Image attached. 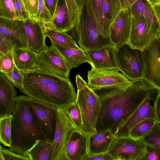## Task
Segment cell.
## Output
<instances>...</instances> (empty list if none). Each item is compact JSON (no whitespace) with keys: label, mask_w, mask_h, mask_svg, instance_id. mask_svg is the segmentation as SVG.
Wrapping results in <instances>:
<instances>
[{"label":"cell","mask_w":160,"mask_h":160,"mask_svg":"<svg viewBox=\"0 0 160 160\" xmlns=\"http://www.w3.org/2000/svg\"><path fill=\"white\" fill-rule=\"evenodd\" d=\"M158 89L143 78L132 81L131 84L126 87L93 90L99 97L101 104L97 120V132L109 130L115 136L119 128L146 98L151 97L154 100Z\"/></svg>","instance_id":"6da1fadb"},{"label":"cell","mask_w":160,"mask_h":160,"mask_svg":"<svg viewBox=\"0 0 160 160\" xmlns=\"http://www.w3.org/2000/svg\"><path fill=\"white\" fill-rule=\"evenodd\" d=\"M22 72L24 82L21 91L30 98L58 109L76 102L77 94L69 78L37 69Z\"/></svg>","instance_id":"7a4b0ae2"},{"label":"cell","mask_w":160,"mask_h":160,"mask_svg":"<svg viewBox=\"0 0 160 160\" xmlns=\"http://www.w3.org/2000/svg\"><path fill=\"white\" fill-rule=\"evenodd\" d=\"M30 99L26 95L18 96L12 115L9 149L24 155L37 140L46 139L39 121L30 110Z\"/></svg>","instance_id":"3957f363"},{"label":"cell","mask_w":160,"mask_h":160,"mask_svg":"<svg viewBox=\"0 0 160 160\" xmlns=\"http://www.w3.org/2000/svg\"><path fill=\"white\" fill-rule=\"evenodd\" d=\"M72 37L84 50L114 46L109 35L95 17L90 0H86L78 22L70 30Z\"/></svg>","instance_id":"277c9868"},{"label":"cell","mask_w":160,"mask_h":160,"mask_svg":"<svg viewBox=\"0 0 160 160\" xmlns=\"http://www.w3.org/2000/svg\"><path fill=\"white\" fill-rule=\"evenodd\" d=\"M78 90L76 102L80 109L82 131L88 136L97 132V120L101 104L100 100L93 90L78 74L76 76Z\"/></svg>","instance_id":"5b68a950"},{"label":"cell","mask_w":160,"mask_h":160,"mask_svg":"<svg viewBox=\"0 0 160 160\" xmlns=\"http://www.w3.org/2000/svg\"><path fill=\"white\" fill-rule=\"evenodd\" d=\"M115 55L119 71L130 80L143 78V51L133 48L128 43L115 48Z\"/></svg>","instance_id":"8992f818"},{"label":"cell","mask_w":160,"mask_h":160,"mask_svg":"<svg viewBox=\"0 0 160 160\" xmlns=\"http://www.w3.org/2000/svg\"><path fill=\"white\" fill-rule=\"evenodd\" d=\"M131 15V28L128 43L133 48L143 51L158 38L160 28L142 15Z\"/></svg>","instance_id":"52a82bcc"},{"label":"cell","mask_w":160,"mask_h":160,"mask_svg":"<svg viewBox=\"0 0 160 160\" xmlns=\"http://www.w3.org/2000/svg\"><path fill=\"white\" fill-rule=\"evenodd\" d=\"M57 120L51 160H68L67 145L71 134L76 129L63 108L58 109Z\"/></svg>","instance_id":"ba28073f"},{"label":"cell","mask_w":160,"mask_h":160,"mask_svg":"<svg viewBox=\"0 0 160 160\" xmlns=\"http://www.w3.org/2000/svg\"><path fill=\"white\" fill-rule=\"evenodd\" d=\"M146 145L129 136L117 138L108 152L115 160H144Z\"/></svg>","instance_id":"9c48e42d"},{"label":"cell","mask_w":160,"mask_h":160,"mask_svg":"<svg viewBox=\"0 0 160 160\" xmlns=\"http://www.w3.org/2000/svg\"><path fill=\"white\" fill-rule=\"evenodd\" d=\"M37 69L69 78L71 69L51 45L38 55Z\"/></svg>","instance_id":"30bf717a"},{"label":"cell","mask_w":160,"mask_h":160,"mask_svg":"<svg viewBox=\"0 0 160 160\" xmlns=\"http://www.w3.org/2000/svg\"><path fill=\"white\" fill-rule=\"evenodd\" d=\"M88 85L93 90L109 88H121L131 82L124 74L118 71H103L92 68L88 72Z\"/></svg>","instance_id":"8fae6325"},{"label":"cell","mask_w":160,"mask_h":160,"mask_svg":"<svg viewBox=\"0 0 160 160\" xmlns=\"http://www.w3.org/2000/svg\"><path fill=\"white\" fill-rule=\"evenodd\" d=\"M30 109L39 121L46 138L53 142L58 109L30 98Z\"/></svg>","instance_id":"7c38bea8"},{"label":"cell","mask_w":160,"mask_h":160,"mask_svg":"<svg viewBox=\"0 0 160 160\" xmlns=\"http://www.w3.org/2000/svg\"><path fill=\"white\" fill-rule=\"evenodd\" d=\"M143 53V78L160 89V40L155 39Z\"/></svg>","instance_id":"4fadbf2b"},{"label":"cell","mask_w":160,"mask_h":160,"mask_svg":"<svg viewBox=\"0 0 160 160\" xmlns=\"http://www.w3.org/2000/svg\"><path fill=\"white\" fill-rule=\"evenodd\" d=\"M131 25L129 8H122L110 25L109 36L115 48L128 43Z\"/></svg>","instance_id":"5bb4252c"},{"label":"cell","mask_w":160,"mask_h":160,"mask_svg":"<svg viewBox=\"0 0 160 160\" xmlns=\"http://www.w3.org/2000/svg\"><path fill=\"white\" fill-rule=\"evenodd\" d=\"M84 50L92 68L99 70L119 71L116 60L114 46Z\"/></svg>","instance_id":"9a60e30c"},{"label":"cell","mask_w":160,"mask_h":160,"mask_svg":"<svg viewBox=\"0 0 160 160\" xmlns=\"http://www.w3.org/2000/svg\"><path fill=\"white\" fill-rule=\"evenodd\" d=\"M0 34L11 39L16 48L28 47L23 20L0 17Z\"/></svg>","instance_id":"2e32d148"},{"label":"cell","mask_w":160,"mask_h":160,"mask_svg":"<svg viewBox=\"0 0 160 160\" xmlns=\"http://www.w3.org/2000/svg\"><path fill=\"white\" fill-rule=\"evenodd\" d=\"M152 100V99L151 97L145 99L125 123L118 129L115 135L116 138L128 136L130 130L145 119L156 120L153 106L151 103Z\"/></svg>","instance_id":"e0dca14e"},{"label":"cell","mask_w":160,"mask_h":160,"mask_svg":"<svg viewBox=\"0 0 160 160\" xmlns=\"http://www.w3.org/2000/svg\"><path fill=\"white\" fill-rule=\"evenodd\" d=\"M24 21L28 41V47L37 55L47 48L46 37L41 22L37 19L30 18Z\"/></svg>","instance_id":"ac0fdd59"},{"label":"cell","mask_w":160,"mask_h":160,"mask_svg":"<svg viewBox=\"0 0 160 160\" xmlns=\"http://www.w3.org/2000/svg\"><path fill=\"white\" fill-rule=\"evenodd\" d=\"M14 86L0 73V118L12 114L18 96Z\"/></svg>","instance_id":"d6986e66"},{"label":"cell","mask_w":160,"mask_h":160,"mask_svg":"<svg viewBox=\"0 0 160 160\" xmlns=\"http://www.w3.org/2000/svg\"><path fill=\"white\" fill-rule=\"evenodd\" d=\"M68 160H83L89 154L88 136L77 130L70 135L66 148Z\"/></svg>","instance_id":"ffe728a7"},{"label":"cell","mask_w":160,"mask_h":160,"mask_svg":"<svg viewBox=\"0 0 160 160\" xmlns=\"http://www.w3.org/2000/svg\"><path fill=\"white\" fill-rule=\"evenodd\" d=\"M116 138L109 130L97 132L88 136L89 154L108 152Z\"/></svg>","instance_id":"44dd1931"},{"label":"cell","mask_w":160,"mask_h":160,"mask_svg":"<svg viewBox=\"0 0 160 160\" xmlns=\"http://www.w3.org/2000/svg\"><path fill=\"white\" fill-rule=\"evenodd\" d=\"M12 52L15 65L19 70L26 72L37 69L38 55L31 49L16 48Z\"/></svg>","instance_id":"7402d4cb"},{"label":"cell","mask_w":160,"mask_h":160,"mask_svg":"<svg viewBox=\"0 0 160 160\" xmlns=\"http://www.w3.org/2000/svg\"><path fill=\"white\" fill-rule=\"evenodd\" d=\"M51 43L71 69L79 67L83 63L90 64L89 60L84 50L81 48L64 47Z\"/></svg>","instance_id":"603a6c76"},{"label":"cell","mask_w":160,"mask_h":160,"mask_svg":"<svg viewBox=\"0 0 160 160\" xmlns=\"http://www.w3.org/2000/svg\"><path fill=\"white\" fill-rule=\"evenodd\" d=\"M51 22L60 32H66L72 28L65 0H58Z\"/></svg>","instance_id":"cb8c5ba5"},{"label":"cell","mask_w":160,"mask_h":160,"mask_svg":"<svg viewBox=\"0 0 160 160\" xmlns=\"http://www.w3.org/2000/svg\"><path fill=\"white\" fill-rule=\"evenodd\" d=\"M42 24L46 36L50 39L51 42L64 47L80 48L72 36L56 30L52 22Z\"/></svg>","instance_id":"d4e9b609"},{"label":"cell","mask_w":160,"mask_h":160,"mask_svg":"<svg viewBox=\"0 0 160 160\" xmlns=\"http://www.w3.org/2000/svg\"><path fill=\"white\" fill-rule=\"evenodd\" d=\"M52 143L47 139L38 140L26 155L30 160H51Z\"/></svg>","instance_id":"484cf974"},{"label":"cell","mask_w":160,"mask_h":160,"mask_svg":"<svg viewBox=\"0 0 160 160\" xmlns=\"http://www.w3.org/2000/svg\"><path fill=\"white\" fill-rule=\"evenodd\" d=\"M131 14H139L145 17L158 25L153 13L151 6L143 0H137L129 9Z\"/></svg>","instance_id":"4316f807"},{"label":"cell","mask_w":160,"mask_h":160,"mask_svg":"<svg viewBox=\"0 0 160 160\" xmlns=\"http://www.w3.org/2000/svg\"><path fill=\"white\" fill-rule=\"evenodd\" d=\"M156 122V120L147 119L135 126L130 131L128 136L136 140H139L147 134Z\"/></svg>","instance_id":"83f0119b"},{"label":"cell","mask_w":160,"mask_h":160,"mask_svg":"<svg viewBox=\"0 0 160 160\" xmlns=\"http://www.w3.org/2000/svg\"><path fill=\"white\" fill-rule=\"evenodd\" d=\"M104 14L109 21L112 22L122 8L120 0H102Z\"/></svg>","instance_id":"f1b7e54d"},{"label":"cell","mask_w":160,"mask_h":160,"mask_svg":"<svg viewBox=\"0 0 160 160\" xmlns=\"http://www.w3.org/2000/svg\"><path fill=\"white\" fill-rule=\"evenodd\" d=\"M12 115L0 118V142L9 148L11 142Z\"/></svg>","instance_id":"f546056e"},{"label":"cell","mask_w":160,"mask_h":160,"mask_svg":"<svg viewBox=\"0 0 160 160\" xmlns=\"http://www.w3.org/2000/svg\"><path fill=\"white\" fill-rule=\"evenodd\" d=\"M90 1L92 10L95 17L109 35L111 24L104 14L102 0H90Z\"/></svg>","instance_id":"4dcf8cb0"},{"label":"cell","mask_w":160,"mask_h":160,"mask_svg":"<svg viewBox=\"0 0 160 160\" xmlns=\"http://www.w3.org/2000/svg\"><path fill=\"white\" fill-rule=\"evenodd\" d=\"M63 109L76 130L84 133L82 131V116L80 108L76 102H75L67 106Z\"/></svg>","instance_id":"1f68e13d"},{"label":"cell","mask_w":160,"mask_h":160,"mask_svg":"<svg viewBox=\"0 0 160 160\" xmlns=\"http://www.w3.org/2000/svg\"><path fill=\"white\" fill-rule=\"evenodd\" d=\"M86 0H65L72 28L79 21L81 12Z\"/></svg>","instance_id":"d6a6232c"},{"label":"cell","mask_w":160,"mask_h":160,"mask_svg":"<svg viewBox=\"0 0 160 160\" xmlns=\"http://www.w3.org/2000/svg\"><path fill=\"white\" fill-rule=\"evenodd\" d=\"M139 140L146 144L153 145L160 148V124L156 122L152 129Z\"/></svg>","instance_id":"836d02e7"},{"label":"cell","mask_w":160,"mask_h":160,"mask_svg":"<svg viewBox=\"0 0 160 160\" xmlns=\"http://www.w3.org/2000/svg\"><path fill=\"white\" fill-rule=\"evenodd\" d=\"M0 17L17 19L15 8L12 0H0Z\"/></svg>","instance_id":"e575fe53"},{"label":"cell","mask_w":160,"mask_h":160,"mask_svg":"<svg viewBox=\"0 0 160 160\" xmlns=\"http://www.w3.org/2000/svg\"><path fill=\"white\" fill-rule=\"evenodd\" d=\"M2 73L14 87L20 90L22 89L23 86V75L15 65L12 72Z\"/></svg>","instance_id":"d590c367"},{"label":"cell","mask_w":160,"mask_h":160,"mask_svg":"<svg viewBox=\"0 0 160 160\" xmlns=\"http://www.w3.org/2000/svg\"><path fill=\"white\" fill-rule=\"evenodd\" d=\"M15 65L12 51L5 54H0V72H11Z\"/></svg>","instance_id":"8d00e7d4"},{"label":"cell","mask_w":160,"mask_h":160,"mask_svg":"<svg viewBox=\"0 0 160 160\" xmlns=\"http://www.w3.org/2000/svg\"><path fill=\"white\" fill-rule=\"evenodd\" d=\"M0 160H30L27 155L12 151L9 149L0 146Z\"/></svg>","instance_id":"74e56055"},{"label":"cell","mask_w":160,"mask_h":160,"mask_svg":"<svg viewBox=\"0 0 160 160\" xmlns=\"http://www.w3.org/2000/svg\"><path fill=\"white\" fill-rule=\"evenodd\" d=\"M36 18L42 23L52 22V18L47 8L44 0H39L38 11Z\"/></svg>","instance_id":"f35d334b"},{"label":"cell","mask_w":160,"mask_h":160,"mask_svg":"<svg viewBox=\"0 0 160 160\" xmlns=\"http://www.w3.org/2000/svg\"><path fill=\"white\" fill-rule=\"evenodd\" d=\"M16 48L15 45L11 39L0 34V54L8 53Z\"/></svg>","instance_id":"ab89813d"},{"label":"cell","mask_w":160,"mask_h":160,"mask_svg":"<svg viewBox=\"0 0 160 160\" xmlns=\"http://www.w3.org/2000/svg\"><path fill=\"white\" fill-rule=\"evenodd\" d=\"M15 6L17 19L25 20L30 16L22 0H12Z\"/></svg>","instance_id":"60d3db41"},{"label":"cell","mask_w":160,"mask_h":160,"mask_svg":"<svg viewBox=\"0 0 160 160\" xmlns=\"http://www.w3.org/2000/svg\"><path fill=\"white\" fill-rule=\"evenodd\" d=\"M144 160H160V148L146 144Z\"/></svg>","instance_id":"b9f144b4"},{"label":"cell","mask_w":160,"mask_h":160,"mask_svg":"<svg viewBox=\"0 0 160 160\" xmlns=\"http://www.w3.org/2000/svg\"><path fill=\"white\" fill-rule=\"evenodd\" d=\"M29 14L30 18H36L38 11L39 0H22Z\"/></svg>","instance_id":"7bdbcfd3"},{"label":"cell","mask_w":160,"mask_h":160,"mask_svg":"<svg viewBox=\"0 0 160 160\" xmlns=\"http://www.w3.org/2000/svg\"><path fill=\"white\" fill-rule=\"evenodd\" d=\"M83 160H115L108 152L98 154H88Z\"/></svg>","instance_id":"ee69618b"},{"label":"cell","mask_w":160,"mask_h":160,"mask_svg":"<svg viewBox=\"0 0 160 160\" xmlns=\"http://www.w3.org/2000/svg\"><path fill=\"white\" fill-rule=\"evenodd\" d=\"M153 101V108L156 122L160 124V89H158L157 94Z\"/></svg>","instance_id":"f6af8a7d"},{"label":"cell","mask_w":160,"mask_h":160,"mask_svg":"<svg viewBox=\"0 0 160 160\" xmlns=\"http://www.w3.org/2000/svg\"><path fill=\"white\" fill-rule=\"evenodd\" d=\"M44 1L51 16L52 18L58 0H44Z\"/></svg>","instance_id":"bcb514c9"},{"label":"cell","mask_w":160,"mask_h":160,"mask_svg":"<svg viewBox=\"0 0 160 160\" xmlns=\"http://www.w3.org/2000/svg\"><path fill=\"white\" fill-rule=\"evenodd\" d=\"M151 7L156 20L160 28V2L151 6Z\"/></svg>","instance_id":"7dc6e473"},{"label":"cell","mask_w":160,"mask_h":160,"mask_svg":"<svg viewBox=\"0 0 160 160\" xmlns=\"http://www.w3.org/2000/svg\"><path fill=\"white\" fill-rule=\"evenodd\" d=\"M137 0H120L122 8H130Z\"/></svg>","instance_id":"c3c4849f"},{"label":"cell","mask_w":160,"mask_h":160,"mask_svg":"<svg viewBox=\"0 0 160 160\" xmlns=\"http://www.w3.org/2000/svg\"><path fill=\"white\" fill-rule=\"evenodd\" d=\"M151 6H153L160 2V0H145Z\"/></svg>","instance_id":"681fc988"},{"label":"cell","mask_w":160,"mask_h":160,"mask_svg":"<svg viewBox=\"0 0 160 160\" xmlns=\"http://www.w3.org/2000/svg\"><path fill=\"white\" fill-rule=\"evenodd\" d=\"M158 39L159 40H160V32L159 34V36H158Z\"/></svg>","instance_id":"f907efd6"}]
</instances>
